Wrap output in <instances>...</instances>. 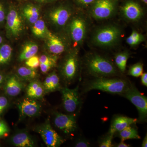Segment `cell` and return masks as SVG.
Masks as SVG:
<instances>
[{"mask_svg":"<svg viewBox=\"0 0 147 147\" xmlns=\"http://www.w3.org/2000/svg\"><path fill=\"white\" fill-rule=\"evenodd\" d=\"M86 69L90 75L95 78L116 76L118 71L111 61L98 54L92 53L86 57Z\"/></svg>","mask_w":147,"mask_h":147,"instance_id":"obj_1","label":"cell"},{"mask_svg":"<svg viewBox=\"0 0 147 147\" xmlns=\"http://www.w3.org/2000/svg\"><path fill=\"white\" fill-rule=\"evenodd\" d=\"M129 84V82L120 78L98 77L87 83L84 91L88 92L92 90H98L121 95L125 91Z\"/></svg>","mask_w":147,"mask_h":147,"instance_id":"obj_2","label":"cell"},{"mask_svg":"<svg viewBox=\"0 0 147 147\" xmlns=\"http://www.w3.org/2000/svg\"><path fill=\"white\" fill-rule=\"evenodd\" d=\"M121 31L115 25H110L98 28L95 31L92 42L99 47H109L115 46L119 41Z\"/></svg>","mask_w":147,"mask_h":147,"instance_id":"obj_3","label":"cell"},{"mask_svg":"<svg viewBox=\"0 0 147 147\" xmlns=\"http://www.w3.org/2000/svg\"><path fill=\"white\" fill-rule=\"evenodd\" d=\"M121 96L128 99L136 107L139 113V122H146L147 119V98L139 91L133 84L129 83L125 91Z\"/></svg>","mask_w":147,"mask_h":147,"instance_id":"obj_4","label":"cell"},{"mask_svg":"<svg viewBox=\"0 0 147 147\" xmlns=\"http://www.w3.org/2000/svg\"><path fill=\"white\" fill-rule=\"evenodd\" d=\"M92 17L96 20L108 19L115 14L117 6V0H96L90 6Z\"/></svg>","mask_w":147,"mask_h":147,"instance_id":"obj_5","label":"cell"},{"mask_svg":"<svg viewBox=\"0 0 147 147\" xmlns=\"http://www.w3.org/2000/svg\"><path fill=\"white\" fill-rule=\"evenodd\" d=\"M87 24L86 19L83 14L76 15L70 19L69 32L75 45H81L84 42L86 35Z\"/></svg>","mask_w":147,"mask_h":147,"instance_id":"obj_6","label":"cell"},{"mask_svg":"<svg viewBox=\"0 0 147 147\" xmlns=\"http://www.w3.org/2000/svg\"><path fill=\"white\" fill-rule=\"evenodd\" d=\"M5 25L6 36L9 38L17 37L23 31V20L18 11L13 6L9 7Z\"/></svg>","mask_w":147,"mask_h":147,"instance_id":"obj_7","label":"cell"},{"mask_svg":"<svg viewBox=\"0 0 147 147\" xmlns=\"http://www.w3.org/2000/svg\"><path fill=\"white\" fill-rule=\"evenodd\" d=\"M79 57L76 51L67 56L61 69L62 76L67 83H70L76 78L79 71Z\"/></svg>","mask_w":147,"mask_h":147,"instance_id":"obj_8","label":"cell"},{"mask_svg":"<svg viewBox=\"0 0 147 147\" xmlns=\"http://www.w3.org/2000/svg\"><path fill=\"white\" fill-rule=\"evenodd\" d=\"M73 11L71 7L67 5H61L51 10L48 17L55 26L62 28L65 26L72 17Z\"/></svg>","mask_w":147,"mask_h":147,"instance_id":"obj_9","label":"cell"},{"mask_svg":"<svg viewBox=\"0 0 147 147\" xmlns=\"http://www.w3.org/2000/svg\"><path fill=\"white\" fill-rule=\"evenodd\" d=\"M61 90L64 109L67 113L74 115L73 113L80 108L81 104L78 87L74 89L65 87L61 88Z\"/></svg>","mask_w":147,"mask_h":147,"instance_id":"obj_10","label":"cell"},{"mask_svg":"<svg viewBox=\"0 0 147 147\" xmlns=\"http://www.w3.org/2000/svg\"><path fill=\"white\" fill-rule=\"evenodd\" d=\"M36 130L47 147H59L64 142L63 139L53 129L48 120L38 126Z\"/></svg>","mask_w":147,"mask_h":147,"instance_id":"obj_11","label":"cell"},{"mask_svg":"<svg viewBox=\"0 0 147 147\" xmlns=\"http://www.w3.org/2000/svg\"><path fill=\"white\" fill-rule=\"evenodd\" d=\"M55 126L65 134L73 133L77 129V123L75 116L72 114L55 113L54 119Z\"/></svg>","mask_w":147,"mask_h":147,"instance_id":"obj_12","label":"cell"},{"mask_svg":"<svg viewBox=\"0 0 147 147\" xmlns=\"http://www.w3.org/2000/svg\"><path fill=\"white\" fill-rule=\"evenodd\" d=\"M124 17L129 21H139L143 16V10L140 4L133 0H128L121 7Z\"/></svg>","mask_w":147,"mask_h":147,"instance_id":"obj_13","label":"cell"},{"mask_svg":"<svg viewBox=\"0 0 147 147\" xmlns=\"http://www.w3.org/2000/svg\"><path fill=\"white\" fill-rule=\"evenodd\" d=\"M18 108L21 117H28L37 115L41 109L39 102L30 98L23 99L18 105Z\"/></svg>","mask_w":147,"mask_h":147,"instance_id":"obj_14","label":"cell"},{"mask_svg":"<svg viewBox=\"0 0 147 147\" xmlns=\"http://www.w3.org/2000/svg\"><path fill=\"white\" fill-rule=\"evenodd\" d=\"M3 86L5 93L7 95L10 97H15L22 91L24 85L19 77L12 75L5 78Z\"/></svg>","mask_w":147,"mask_h":147,"instance_id":"obj_15","label":"cell"},{"mask_svg":"<svg viewBox=\"0 0 147 147\" xmlns=\"http://www.w3.org/2000/svg\"><path fill=\"white\" fill-rule=\"evenodd\" d=\"M45 38L47 39V48L52 54L59 55L65 52V45L60 38L49 31Z\"/></svg>","mask_w":147,"mask_h":147,"instance_id":"obj_16","label":"cell"},{"mask_svg":"<svg viewBox=\"0 0 147 147\" xmlns=\"http://www.w3.org/2000/svg\"><path fill=\"white\" fill-rule=\"evenodd\" d=\"M137 121V119L126 116H117L112 121L108 132L114 135L115 133L121 131L127 127L136 123Z\"/></svg>","mask_w":147,"mask_h":147,"instance_id":"obj_17","label":"cell"},{"mask_svg":"<svg viewBox=\"0 0 147 147\" xmlns=\"http://www.w3.org/2000/svg\"><path fill=\"white\" fill-rule=\"evenodd\" d=\"M12 144L17 147H33L35 143L30 134L25 131L16 133L11 139Z\"/></svg>","mask_w":147,"mask_h":147,"instance_id":"obj_18","label":"cell"},{"mask_svg":"<svg viewBox=\"0 0 147 147\" xmlns=\"http://www.w3.org/2000/svg\"><path fill=\"white\" fill-rule=\"evenodd\" d=\"M45 92H52L61 90L60 79L55 71H53L46 77L43 84Z\"/></svg>","mask_w":147,"mask_h":147,"instance_id":"obj_19","label":"cell"},{"mask_svg":"<svg viewBox=\"0 0 147 147\" xmlns=\"http://www.w3.org/2000/svg\"><path fill=\"white\" fill-rule=\"evenodd\" d=\"M27 94L29 98L33 99H40L45 93L42 83L37 81H32L27 88Z\"/></svg>","mask_w":147,"mask_h":147,"instance_id":"obj_20","label":"cell"},{"mask_svg":"<svg viewBox=\"0 0 147 147\" xmlns=\"http://www.w3.org/2000/svg\"><path fill=\"white\" fill-rule=\"evenodd\" d=\"M22 13L24 17L31 24H33L39 18V8L32 4H28L24 6L22 9Z\"/></svg>","mask_w":147,"mask_h":147,"instance_id":"obj_21","label":"cell"},{"mask_svg":"<svg viewBox=\"0 0 147 147\" xmlns=\"http://www.w3.org/2000/svg\"><path fill=\"white\" fill-rule=\"evenodd\" d=\"M38 50V45L35 42L30 41L24 45L19 57L21 61H26L36 55Z\"/></svg>","mask_w":147,"mask_h":147,"instance_id":"obj_22","label":"cell"},{"mask_svg":"<svg viewBox=\"0 0 147 147\" xmlns=\"http://www.w3.org/2000/svg\"><path fill=\"white\" fill-rule=\"evenodd\" d=\"M12 54V48L10 45L5 42L0 45V67L9 63Z\"/></svg>","mask_w":147,"mask_h":147,"instance_id":"obj_23","label":"cell"},{"mask_svg":"<svg viewBox=\"0 0 147 147\" xmlns=\"http://www.w3.org/2000/svg\"><path fill=\"white\" fill-rule=\"evenodd\" d=\"M17 76L21 80H34L38 76L36 69L31 68L29 67H21L17 70Z\"/></svg>","mask_w":147,"mask_h":147,"instance_id":"obj_24","label":"cell"},{"mask_svg":"<svg viewBox=\"0 0 147 147\" xmlns=\"http://www.w3.org/2000/svg\"><path fill=\"white\" fill-rule=\"evenodd\" d=\"M115 134H117V136L121 139V141L123 142L129 139H141L137 129L131 127V125L127 127L121 131H119Z\"/></svg>","mask_w":147,"mask_h":147,"instance_id":"obj_25","label":"cell"},{"mask_svg":"<svg viewBox=\"0 0 147 147\" xmlns=\"http://www.w3.org/2000/svg\"><path fill=\"white\" fill-rule=\"evenodd\" d=\"M32 31L37 37L45 38L49 31L47 30L43 20L38 18V20L33 24Z\"/></svg>","mask_w":147,"mask_h":147,"instance_id":"obj_26","label":"cell"},{"mask_svg":"<svg viewBox=\"0 0 147 147\" xmlns=\"http://www.w3.org/2000/svg\"><path fill=\"white\" fill-rule=\"evenodd\" d=\"M129 57V54L126 51L116 54L115 57V62L119 70L124 73L126 69L127 63Z\"/></svg>","mask_w":147,"mask_h":147,"instance_id":"obj_27","label":"cell"},{"mask_svg":"<svg viewBox=\"0 0 147 147\" xmlns=\"http://www.w3.org/2000/svg\"><path fill=\"white\" fill-rule=\"evenodd\" d=\"M144 37L141 33L133 30L131 34L126 39V42L129 45L134 47L139 45L144 40Z\"/></svg>","mask_w":147,"mask_h":147,"instance_id":"obj_28","label":"cell"},{"mask_svg":"<svg viewBox=\"0 0 147 147\" xmlns=\"http://www.w3.org/2000/svg\"><path fill=\"white\" fill-rule=\"evenodd\" d=\"M144 67L142 63L138 62L131 65L129 69L128 75L135 77L141 76L143 73Z\"/></svg>","mask_w":147,"mask_h":147,"instance_id":"obj_29","label":"cell"},{"mask_svg":"<svg viewBox=\"0 0 147 147\" xmlns=\"http://www.w3.org/2000/svg\"><path fill=\"white\" fill-rule=\"evenodd\" d=\"M57 57L56 56H51L43 55L39 58L40 63L51 65L55 66L57 63Z\"/></svg>","mask_w":147,"mask_h":147,"instance_id":"obj_30","label":"cell"},{"mask_svg":"<svg viewBox=\"0 0 147 147\" xmlns=\"http://www.w3.org/2000/svg\"><path fill=\"white\" fill-rule=\"evenodd\" d=\"M114 135L108 132L106 136L103 137L99 143L100 147H112L114 145L113 144V139Z\"/></svg>","mask_w":147,"mask_h":147,"instance_id":"obj_31","label":"cell"},{"mask_svg":"<svg viewBox=\"0 0 147 147\" xmlns=\"http://www.w3.org/2000/svg\"><path fill=\"white\" fill-rule=\"evenodd\" d=\"M7 11L5 3L3 0H0V26H3L5 24Z\"/></svg>","mask_w":147,"mask_h":147,"instance_id":"obj_32","label":"cell"},{"mask_svg":"<svg viewBox=\"0 0 147 147\" xmlns=\"http://www.w3.org/2000/svg\"><path fill=\"white\" fill-rule=\"evenodd\" d=\"M26 64L29 67L36 69L40 66L39 58L34 55L26 60Z\"/></svg>","mask_w":147,"mask_h":147,"instance_id":"obj_33","label":"cell"},{"mask_svg":"<svg viewBox=\"0 0 147 147\" xmlns=\"http://www.w3.org/2000/svg\"><path fill=\"white\" fill-rule=\"evenodd\" d=\"M9 101L8 99L4 96H0V117L8 107Z\"/></svg>","mask_w":147,"mask_h":147,"instance_id":"obj_34","label":"cell"},{"mask_svg":"<svg viewBox=\"0 0 147 147\" xmlns=\"http://www.w3.org/2000/svg\"><path fill=\"white\" fill-rule=\"evenodd\" d=\"M9 128L5 122L0 120V138L4 137L9 132Z\"/></svg>","mask_w":147,"mask_h":147,"instance_id":"obj_35","label":"cell"},{"mask_svg":"<svg viewBox=\"0 0 147 147\" xmlns=\"http://www.w3.org/2000/svg\"><path fill=\"white\" fill-rule=\"evenodd\" d=\"M80 6L83 7H87L92 5L96 0H75Z\"/></svg>","mask_w":147,"mask_h":147,"instance_id":"obj_36","label":"cell"},{"mask_svg":"<svg viewBox=\"0 0 147 147\" xmlns=\"http://www.w3.org/2000/svg\"><path fill=\"white\" fill-rule=\"evenodd\" d=\"M74 146L76 147H89L90 146L89 142L85 139H80L77 141Z\"/></svg>","mask_w":147,"mask_h":147,"instance_id":"obj_37","label":"cell"},{"mask_svg":"<svg viewBox=\"0 0 147 147\" xmlns=\"http://www.w3.org/2000/svg\"><path fill=\"white\" fill-rule=\"evenodd\" d=\"M141 82L142 85L147 87V73L146 72L142 74L141 75Z\"/></svg>","mask_w":147,"mask_h":147,"instance_id":"obj_38","label":"cell"},{"mask_svg":"<svg viewBox=\"0 0 147 147\" xmlns=\"http://www.w3.org/2000/svg\"><path fill=\"white\" fill-rule=\"evenodd\" d=\"M5 77L4 74L0 71V88L3 86L5 81Z\"/></svg>","mask_w":147,"mask_h":147,"instance_id":"obj_39","label":"cell"},{"mask_svg":"<svg viewBox=\"0 0 147 147\" xmlns=\"http://www.w3.org/2000/svg\"><path fill=\"white\" fill-rule=\"evenodd\" d=\"M114 147H130V145L127 144L126 143H124L123 141H121L119 144H117L114 146Z\"/></svg>","mask_w":147,"mask_h":147,"instance_id":"obj_40","label":"cell"},{"mask_svg":"<svg viewBox=\"0 0 147 147\" xmlns=\"http://www.w3.org/2000/svg\"><path fill=\"white\" fill-rule=\"evenodd\" d=\"M142 147H147V135L146 134L144 140H143V142L142 145Z\"/></svg>","mask_w":147,"mask_h":147,"instance_id":"obj_41","label":"cell"},{"mask_svg":"<svg viewBox=\"0 0 147 147\" xmlns=\"http://www.w3.org/2000/svg\"><path fill=\"white\" fill-rule=\"evenodd\" d=\"M35 1L37 2L41 3H44L53 1H55V0H35Z\"/></svg>","mask_w":147,"mask_h":147,"instance_id":"obj_42","label":"cell"},{"mask_svg":"<svg viewBox=\"0 0 147 147\" xmlns=\"http://www.w3.org/2000/svg\"><path fill=\"white\" fill-rule=\"evenodd\" d=\"M4 42V38L2 34L0 32V45H1Z\"/></svg>","mask_w":147,"mask_h":147,"instance_id":"obj_43","label":"cell"},{"mask_svg":"<svg viewBox=\"0 0 147 147\" xmlns=\"http://www.w3.org/2000/svg\"><path fill=\"white\" fill-rule=\"evenodd\" d=\"M140 1H142L143 2H144V3L146 4H147V0H140Z\"/></svg>","mask_w":147,"mask_h":147,"instance_id":"obj_44","label":"cell"}]
</instances>
